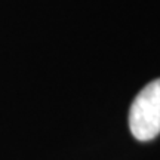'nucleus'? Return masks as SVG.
Segmentation results:
<instances>
[{"label":"nucleus","mask_w":160,"mask_h":160,"mask_svg":"<svg viewBox=\"0 0 160 160\" xmlns=\"http://www.w3.org/2000/svg\"><path fill=\"white\" fill-rule=\"evenodd\" d=\"M129 128L138 141L160 135V79L142 88L129 110Z\"/></svg>","instance_id":"nucleus-1"}]
</instances>
